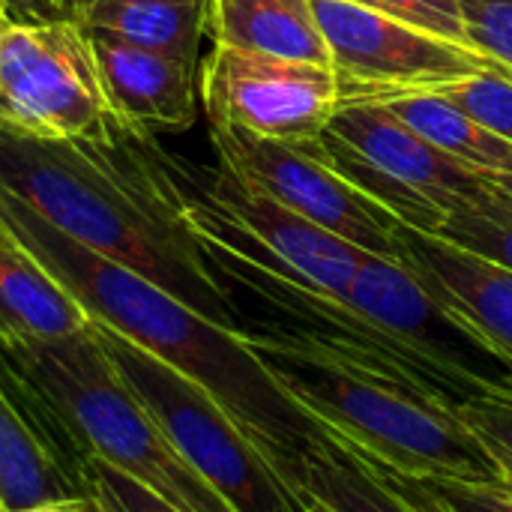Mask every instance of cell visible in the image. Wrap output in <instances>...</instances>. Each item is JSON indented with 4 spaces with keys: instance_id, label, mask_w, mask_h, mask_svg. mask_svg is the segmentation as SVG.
<instances>
[{
    "instance_id": "6da1fadb",
    "label": "cell",
    "mask_w": 512,
    "mask_h": 512,
    "mask_svg": "<svg viewBox=\"0 0 512 512\" xmlns=\"http://www.w3.org/2000/svg\"><path fill=\"white\" fill-rule=\"evenodd\" d=\"M144 135L120 126L99 144L0 126V189L90 252L246 336L237 300L183 222Z\"/></svg>"
},
{
    "instance_id": "7a4b0ae2",
    "label": "cell",
    "mask_w": 512,
    "mask_h": 512,
    "mask_svg": "<svg viewBox=\"0 0 512 512\" xmlns=\"http://www.w3.org/2000/svg\"><path fill=\"white\" fill-rule=\"evenodd\" d=\"M0 225L84 306L90 321L198 384L270 465L300 453L324 432L279 387L243 333L75 243L6 189H0Z\"/></svg>"
},
{
    "instance_id": "3957f363",
    "label": "cell",
    "mask_w": 512,
    "mask_h": 512,
    "mask_svg": "<svg viewBox=\"0 0 512 512\" xmlns=\"http://www.w3.org/2000/svg\"><path fill=\"white\" fill-rule=\"evenodd\" d=\"M246 339L279 387L375 468L402 477H504L462 417L426 393L282 333L252 330Z\"/></svg>"
},
{
    "instance_id": "277c9868",
    "label": "cell",
    "mask_w": 512,
    "mask_h": 512,
    "mask_svg": "<svg viewBox=\"0 0 512 512\" xmlns=\"http://www.w3.org/2000/svg\"><path fill=\"white\" fill-rule=\"evenodd\" d=\"M0 354L51 402L90 459L129 474L174 510L234 512L129 390L93 324L69 339L0 336Z\"/></svg>"
},
{
    "instance_id": "5b68a950",
    "label": "cell",
    "mask_w": 512,
    "mask_h": 512,
    "mask_svg": "<svg viewBox=\"0 0 512 512\" xmlns=\"http://www.w3.org/2000/svg\"><path fill=\"white\" fill-rule=\"evenodd\" d=\"M93 327L129 390L150 408L183 459L231 510L303 512L300 495L198 384L108 327L96 321Z\"/></svg>"
},
{
    "instance_id": "8992f818",
    "label": "cell",
    "mask_w": 512,
    "mask_h": 512,
    "mask_svg": "<svg viewBox=\"0 0 512 512\" xmlns=\"http://www.w3.org/2000/svg\"><path fill=\"white\" fill-rule=\"evenodd\" d=\"M0 126L99 144L120 132L81 24L36 18L0 30Z\"/></svg>"
},
{
    "instance_id": "52a82bcc",
    "label": "cell",
    "mask_w": 512,
    "mask_h": 512,
    "mask_svg": "<svg viewBox=\"0 0 512 512\" xmlns=\"http://www.w3.org/2000/svg\"><path fill=\"white\" fill-rule=\"evenodd\" d=\"M312 6L327 39L342 102L441 90L483 69H501L471 45L405 24L357 0H312Z\"/></svg>"
},
{
    "instance_id": "ba28073f",
    "label": "cell",
    "mask_w": 512,
    "mask_h": 512,
    "mask_svg": "<svg viewBox=\"0 0 512 512\" xmlns=\"http://www.w3.org/2000/svg\"><path fill=\"white\" fill-rule=\"evenodd\" d=\"M210 141L219 165L240 183L264 192L363 252L402 261L399 222L357 192L321 156L315 141L291 144L231 126H210Z\"/></svg>"
},
{
    "instance_id": "9c48e42d",
    "label": "cell",
    "mask_w": 512,
    "mask_h": 512,
    "mask_svg": "<svg viewBox=\"0 0 512 512\" xmlns=\"http://www.w3.org/2000/svg\"><path fill=\"white\" fill-rule=\"evenodd\" d=\"M210 126H231L276 141H315L342 93L330 63L285 60L213 45L198 72Z\"/></svg>"
},
{
    "instance_id": "30bf717a",
    "label": "cell",
    "mask_w": 512,
    "mask_h": 512,
    "mask_svg": "<svg viewBox=\"0 0 512 512\" xmlns=\"http://www.w3.org/2000/svg\"><path fill=\"white\" fill-rule=\"evenodd\" d=\"M345 303L456 378L512 399V357L450 312L399 258L366 255Z\"/></svg>"
},
{
    "instance_id": "8fae6325",
    "label": "cell",
    "mask_w": 512,
    "mask_h": 512,
    "mask_svg": "<svg viewBox=\"0 0 512 512\" xmlns=\"http://www.w3.org/2000/svg\"><path fill=\"white\" fill-rule=\"evenodd\" d=\"M90 498V456L48 399L0 354V504Z\"/></svg>"
},
{
    "instance_id": "7c38bea8",
    "label": "cell",
    "mask_w": 512,
    "mask_h": 512,
    "mask_svg": "<svg viewBox=\"0 0 512 512\" xmlns=\"http://www.w3.org/2000/svg\"><path fill=\"white\" fill-rule=\"evenodd\" d=\"M87 39L105 99L126 129L159 135L195 126L201 105V66L138 48L105 30H87Z\"/></svg>"
},
{
    "instance_id": "4fadbf2b",
    "label": "cell",
    "mask_w": 512,
    "mask_h": 512,
    "mask_svg": "<svg viewBox=\"0 0 512 512\" xmlns=\"http://www.w3.org/2000/svg\"><path fill=\"white\" fill-rule=\"evenodd\" d=\"M327 132L351 144L393 180L441 201L444 207H453L489 180V174L441 153L378 102H342Z\"/></svg>"
},
{
    "instance_id": "5bb4252c",
    "label": "cell",
    "mask_w": 512,
    "mask_h": 512,
    "mask_svg": "<svg viewBox=\"0 0 512 512\" xmlns=\"http://www.w3.org/2000/svg\"><path fill=\"white\" fill-rule=\"evenodd\" d=\"M399 246L429 294L512 357V270L402 222Z\"/></svg>"
},
{
    "instance_id": "9a60e30c",
    "label": "cell",
    "mask_w": 512,
    "mask_h": 512,
    "mask_svg": "<svg viewBox=\"0 0 512 512\" xmlns=\"http://www.w3.org/2000/svg\"><path fill=\"white\" fill-rule=\"evenodd\" d=\"M273 468L294 492L318 501L330 512H417L372 462L327 429L309 447Z\"/></svg>"
},
{
    "instance_id": "2e32d148",
    "label": "cell",
    "mask_w": 512,
    "mask_h": 512,
    "mask_svg": "<svg viewBox=\"0 0 512 512\" xmlns=\"http://www.w3.org/2000/svg\"><path fill=\"white\" fill-rule=\"evenodd\" d=\"M207 36L234 51L330 63L312 0H207Z\"/></svg>"
},
{
    "instance_id": "e0dca14e",
    "label": "cell",
    "mask_w": 512,
    "mask_h": 512,
    "mask_svg": "<svg viewBox=\"0 0 512 512\" xmlns=\"http://www.w3.org/2000/svg\"><path fill=\"white\" fill-rule=\"evenodd\" d=\"M93 321L84 306L9 234H0V336L69 339Z\"/></svg>"
},
{
    "instance_id": "ac0fdd59",
    "label": "cell",
    "mask_w": 512,
    "mask_h": 512,
    "mask_svg": "<svg viewBox=\"0 0 512 512\" xmlns=\"http://www.w3.org/2000/svg\"><path fill=\"white\" fill-rule=\"evenodd\" d=\"M75 24L201 66L207 0H90Z\"/></svg>"
},
{
    "instance_id": "d6986e66",
    "label": "cell",
    "mask_w": 512,
    "mask_h": 512,
    "mask_svg": "<svg viewBox=\"0 0 512 512\" xmlns=\"http://www.w3.org/2000/svg\"><path fill=\"white\" fill-rule=\"evenodd\" d=\"M375 102L384 105L390 114H396L420 138L435 144L441 153L483 174L501 171L512 156L510 141L498 138L495 132L471 120L462 108H456L438 90H414V93H399V96H387Z\"/></svg>"
},
{
    "instance_id": "ffe728a7",
    "label": "cell",
    "mask_w": 512,
    "mask_h": 512,
    "mask_svg": "<svg viewBox=\"0 0 512 512\" xmlns=\"http://www.w3.org/2000/svg\"><path fill=\"white\" fill-rule=\"evenodd\" d=\"M321 156L357 189L363 192L369 201H375L381 210H387L396 222L426 231V234H438L441 225L447 222L450 207H444L441 201L393 180L387 171H381L378 165H372L369 159H363L351 144H345L342 138H336L333 132H321L315 138Z\"/></svg>"
},
{
    "instance_id": "44dd1931",
    "label": "cell",
    "mask_w": 512,
    "mask_h": 512,
    "mask_svg": "<svg viewBox=\"0 0 512 512\" xmlns=\"http://www.w3.org/2000/svg\"><path fill=\"white\" fill-rule=\"evenodd\" d=\"M435 237L512 270V192L486 180L477 192L450 207Z\"/></svg>"
},
{
    "instance_id": "7402d4cb",
    "label": "cell",
    "mask_w": 512,
    "mask_h": 512,
    "mask_svg": "<svg viewBox=\"0 0 512 512\" xmlns=\"http://www.w3.org/2000/svg\"><path fill=\"white\" fill-rule=\"evenodd\" d=\"M471 120L495 132L512 144V75L504 69H483L462 81H453L438 90Z\"/></svg>"
},
{
    "instance_id": "603a6c76",
    "label": "cell",
    "mask_w": 512,
    "mask_h": 512,
    "mask_svg": "<svg viewBox=\"0 0 512 512\" xmlns=\"http://www.w3.org/2000/svg\"><path fill=\"white\" fill-rule=\"evenodd\" d=\"M381 471V468H378ZM390 480L420 492L444 512H512V480H450V477H402L381 471Z\"/></svg>"
},
{
    "instance_id": "cb8c5ba5",
    "label": "cell",
    "mask_w": 512,
    "mask_h": 512,
    "mask_svg": "<svg viewBox=\"0 0 512 512\" xmlns=\"http://www.w3.org/2000/svg\"><path fill=\"white\" fill-rule=\"evenodd\" d=\"M465 39L512 75V0H459Z\"/></svg>"
},
{
    "instance_id": "d4e9b609",
    "label": "cell",
    "mask_w": 512,
    "mask_h": 512,
    "mask_svg": "<svg viewBox=\"0 0 512 512\" xmlns=\"http://www.w3.org/2000/svg\"><path fill=\"white\" fill-rule=\"evenodd\" d=\"M90 501L96 512H180L165 498L96 456L90 459Z\"/></svg>"
},
{
    "instance_id": "484cf974",
    "label": "cell",
    "mask_w": 512,
    "mask_h": 512,
    "mask_svg": "<svg viewBox=\"0 0 512 512\" xmlns=\"http://www.w3.org/2000/svg\"><path fill=\"white\" fill-rule=\"evenodd\" d=\"M456 414L492 453L501 474L512 480V399L492 393L462 405Z\"/></svg>"
},
{
    "instance_id": "4316f807",
    "label": "cell",
    "mask_w": 512,
    "mask_h": 512,
    "mask_svg": "<svg viewBox=\"0 0 512 512\" xmlns=\"http://www.w3.org/2000/svg\"><path fill=\"white\" fill-rule=\"evenodd\" d=\"M357 3L372 6L384 15H393L405 24L423 27L429 33H438L444 39L468 45L459 0H357Z\"/></svg>"
},
{
    "instance_id": "83f0119b",
    "label": "cell",
    "mask_w": 512,
    "mask_h": 512,
    "mask_svg": "<svg viewBox=\"0 0 512 512\" xmlns=\"http://www.w3.org/2000/svg\"><path fill=\"white\" fill-rule=\"evenodd\" d=\"M30 9V18H54V21H78L81 9L90 0H24Z\"/></svg>"
},
{
    "instance_id": "f1b7e54d",
    "label": "cell",
    "mask_w": 512,
    "mask_h": 512,
    "mask_svg": "<svg viewBox=\"0 0 512 512\" xmlns=\"http://www.w3.org/2000/svg\"><path fill=\"white\" fill-rule=\"evenodd\" d=\"M18 512H96L90 498H72V501H51V504H39V507H27Z\"/></svg>"
},
{
    "instance_id": "f546056e",
    "label": "cell",
    "mask_w": 512,
    "mask_h": 512,
    "mask_svg": "<svg viewBox=\"0 0 512 512\" xmlns=\"http://www.w3.org/2000/svg\"><path fill=\"white\" fill-rule=\"evenodd\" d=\"M384 477H387V474H384ZM387 480H390V477H387ZM390 483H393V489H399V492L414 504V510L417 512H444L441 507H435L429 498H423L420 492H414V489H408V486H402V483H396V480H390Z\"/></svg>"
},
{
    "instance_id": "4dcf8cb0",
    "label": "cell",
    "mask_w": 512,
    "mask_h": 512,
    "mask_svg": "<svg viewBox=\"0 0 512 512\" xmlns=\"http://www.w3.org/2000/svg\"><path fill=\"white\" fill-rule=\"evenodd\" d=\"M489 180H492L495 186H501V189H507V192H512V156H510V159H507V165H504L501 171L489 174Z\"/></svg>"
},
{
    "instance_id": "1f68e13d",
    "label": "cell",
    "mask_w": 512,
    "mask_h": 512,
    "mask_svg": "<svg viewBox=\"0 0 512 512\" xmlns=\"http://www.w3.org/2000/svg\"><path fill=\"white\" fill-rule=\"evenodd\" d=\"M9 6H12L15 21H33V18H30V9H27V3H24V0H9Z\"/></svg>"
},
{
    "instance_id": "d6a6232c",
    "label": "cell",
    "mask_w": 512,
    "mask_h": 512,
    "mask_svg": "<svg viewBox=\"0 0 512 512\" xmlns=\"http://www.w3.org/2000/svg\"><path fill=\"white\" fill-rule=\"evenodd\" d=\"M9 21H15V15H12V6H9V0H0V30H3Z\"/></svg>"
},
{
    "instance_id": "836d02e7",
    "label": "cell",
    "mask_w": 512,
    "mask_h": 512,
    "mask_svg": "<svg viewBox=\"0 0 512 512\" xmlns=\"http://www.w3.org/2000/svg\"><path fill=\"white\" fill-rule=\"evenodd\" d=\"M300 495V492H297ZM300 501H303V512H330L327 507H321L318 501H312V498H306V495H300Z\"/></svg>"
},
{
    "instance_id": "e575fe53",
    "label": "cell",
    "mask_w": 512,
    "mask_h": 512,
    "mask_svg": "<svg viewBox=\"0 0 512 512\" xmlns=\"http://www.w3.org/2000/svg\"><path fill=\"white\" fill-rule=\"evenodd\" d=\"M0 234H6V228H3V225H0Z\"/></svg>"
},
{
    "instance_id": "d590c367",
    "label": "cell",
    "mask_w": 512,
    "mask_h": 512,
    "mask_svg": "<svg viewBox=\"0 0 512 512\" xmlns=\"http://www.w3.org/2000/svg\"><path fill=\"white\" fill-rule=\"evenodd\" d=\"M0 512H6V510H3V504H0Z\"/></svg>"
}]
</instances>
